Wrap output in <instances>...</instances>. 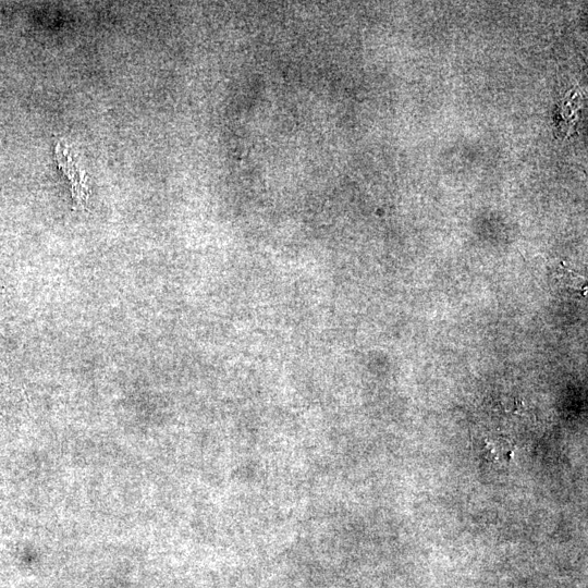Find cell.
Returning <instances> with one entry per match:
<instances>
[{"label": "cell", "instance_id": "obj_1", "mask_svg": "<svg viewBox=\"0 0 588 588\" xmlns=\"http://www.w3.org/2000/svg\"><path fill=\"white\" fill-rule=\"evenodd\" d=\"M55 156L59 169L63 171L71 183L72 198L76 208L85 210L91 194L85 171L79 167L64 141H60L56 145Z\"/></svg>", "mask_w": 588, "mask_h": 588}, {"label": "cell", "instance_id": "obj_2", "mask_svg": "<svg viewBox=\"0 0 588 588\" xmlns=\"http://www.w3.org/2000/svg\"><path fill=\"white\" fill-rule=\"evenodd\" d=\"M516 451L512 441L507 438H489L484 441V453L489 461L506 464L513 458Z\"/></svg>", "mask_w": 588, "mask_h": 588}]
</instances>
